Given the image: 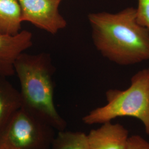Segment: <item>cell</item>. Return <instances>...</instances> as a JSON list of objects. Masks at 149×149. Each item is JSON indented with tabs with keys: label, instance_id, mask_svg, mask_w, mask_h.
Returning <instances> with one entry per match:
<instances>
[{
	"label": "cell",
	"instance_id": "52a82bcc",
	"mask_svg": "<svg viewBox=\"0 0 149 149\" xmlns=\"http://www.w3.org/2000/svg\"><path fill=\"white\" fill-rule=\"evenodd\" d=\"M87 135L91 149H127L128 131L120 124L108 122Z\"/></svg>",
	"mask_w": 149,
	"mask_h": 149
},
{
	"label": "cell",
	"instance_id": "9c48e42d",
	"mask_svg": "<svg viewBox=\"0 0 149 149\" xmlns=\"http://www.w3.org/2000/svg\"><path fill=\"white\" fill-rule=\"evenodd\" d=\"M22 11L17 0H0V34L14 36L21 32Z\"/></svg>",
	"mask_w": 149,
	"mask_h": 149
},
{
	"label": "cell",
	"instance_id": "4fadbf2b",
	"mask_svg": "<svg viewBox=\"0 0 149 149\" xmlns=\"http://www.w3.org/2000/svg\"><path fill=\"white\" fill-rule=\"evenodd\" d=\"M148 69H149V68H148Z\"/></svg>",
	"mask_w": 149,
	"mask_h": 149
},
{
	"label": "cell",
	"instance_id": "5b68a950",
	"mask_svg": "<svg viewBox=\"0 0 149 149\" xmlns=\"http://www.w3.org/2000/svg\"><path fill=\"white\" fill-rule=\"evenodd\" d=\"M21 6L23 22H28L38 28L56 34L67 26L59 12L63 0H17Z\"/></svg>",
	"mask_w": 149,
	"mask_h": 149
},
{
	"label": "cell",
	"instance_id": "30bf717a",
	"mask_svg": "<svg viewBox=\"0 0 149 149\" xmlns=\"http://www.w3.org/2000/svg\"><path fill=\"white\" fill-rule=\"evenodd\" d=\"M50 149H91L87 135L81 132L58 131Z\"/></svg>",
	"mask_w": 149,
	"mask_h": 149
},
{
	"label": "cell",
	"instance_id": "ba28073f",
	"mask_svg": "<svg viewBox=\"0 0 149 149\" xmlns=\"http://www.w3.org/2000/svg\"><path fill=\"white\" fill-rule=\"evenodd\" d=\"M21 107L19 91L6 77L0 76V133Z\"/></svg>",
	"mask_w": 149,
	"mask_h": 149
},
{
	"label": "cell",
	"instance_id": "277c9868",
	"mask_svg": "<svg viewBox=\"0 0 149 149\" xmlns=\"http://www.w3.org/2000/svg\"><path fill=\"white\" fill-rule=\"evenodd\" d=\"M55 129L21 108L0 133V149H50Z\"/></svg>",
	"mask_w": 149,
	"mask_h": 149
},
{
	"label": "cell",
	"instance_id": "8992f818",
	"mask_svg": "<svg viewBox=\"0 0 149 149\" xmlns=\"http://www.w3.org/2000/svg\"><path fill=\"white\" fill-rule=\"evenodd\" d=\"M32 33L22 31L14 36L0 34V76L8 77L15 74L17 59L33 45Z\"/></svg>",
	"mask_w": 149,
	"mask_h": 149
},
{
	"label": "cell",
	"instance_id": "7c38bea8",
	"mask_svg": "<svg viewBox=\"0 0 149 149\" xmlns=\"http://www.w3.org/2000/svg\"><path fill=\"white\" fill-rule=\"evenodd\" d=\"M127 149H149V143L139 135H133L129 137Z\"/></svg>",
	"mask_w": 149,
	"mask_h": 149
},
{
	"label": "cell",
	"instance_id": "6da1fadb",
	"mask_svg": "<svg viewBox=\"0 0 149 149\" xmlns=\"http://www.w3.org/2000/svg\"><path fill=\"white\" fill-rule=\"evenodd\" d=\"M88 19L93 44L103 57L121 66L149 61V30L137 21L135 8L91 13Z\"/></svg>",
	"mask_w": 149,
	"mask_h": 149
},
{
	"label": "cell",
	"instance_id": "8fae6325",
	"mask_svg": "<svg viewBox=\"0 0 149 149\" xmlns=\"http://www.w3.org/2000/svg\"><path fill=\"white\" fill-rule=\"evenodd\" d=\"M135 9L137 21L149 30V0H138Z\"/></svg>",
	"mask_w": 149,
	"mask_h": 149
},
{
	"label": "cell",
	"instance_id": "3957f363",
	"mask_svg": "<svg viewBox=\"0 0 149 149\" xmlns=\"http://www.w3.org/2000/svg\"><path fill=\"white\" fill-rule=\"evenodd\" d=\"M107 103L91 111L82 118L88 125L103 124L120 117L136 118L143 123L149 135V70L134 74L125 90L111 89L106 93Z\"/></svg>",
	"mask_w": 149,
	"mask_h": 149
},
{
	"label": "cell",
	"instance_id": "7a4b0ae2",
	"mask_svg": "<svg viewBox=\"0 0 149 149\" xmlns=\"http://www.w3.org/2000/svg\"><path fill=\"white\" fill-rule=\"evenodd\" d=\"M21 86L22 107L58 131L66 122L58 112L54 101V68L50 55L23 53L14 65Z\"/></svg>",
	"mask_w": 149,
	"mask_h": 149
}]
</instances>
